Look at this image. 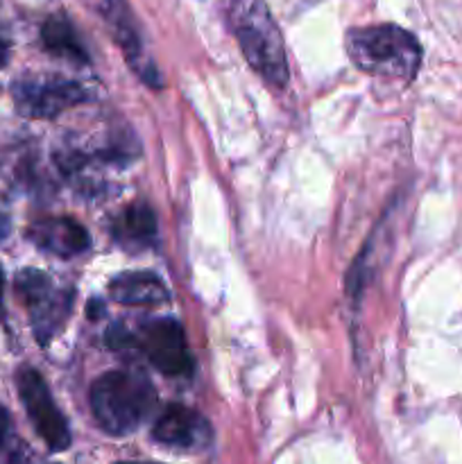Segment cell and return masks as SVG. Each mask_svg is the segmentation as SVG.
<instances>
[{
	"label": "cell",
	"mask_w": 462,
	"mask_h": 464,
	"mask_svg": "<svg viewBox=\"0 0 462 464\" xmlns=\"http://www.w3.org/2000/svg\"><path fill=\"white\" fill-rule=\"evenodd\" d=\"M136 349L145 353L149 365L170 379L193 374V356L181 324L172 317L149 320L136 334Z\"/></svg>",
	"instance_id": "cell-6"
},
{
	"label": "cell",
	"mask_w": 462,
	"mask_h": 464,
	"mask_svg": "<svg viewBox=\"0 0 462 464\" xmlns=\"http://www.w3.org/2000/svg\"><path fill=\"white\" fill-rule=\"evenodd\" d=\"M157 406V392L140 372H109L91 385V411L107 433H134Z\"/></svg>",
	"instance_id": "cell-2"
},
{
	"label": "cell",
	"mask_w": 462,
	"mask_h": 464,
	"mask_svg": "<svg viewBox=\"0 0 462 464\" xmlns=\"http://www.w3.org/2000/svg\"><path fill=\"white\" fill-rule=\"evenodd\" d=\"M118 464H149V462H118Z\"/></svg>",
	"instance_id": "cell-18"
},
{
	"label": "cell",
	"mask_w": 462,
	"mask_h": 464,
	"mask_svg": "<svg viewBox=\"0 0 462 464\" xmlns=\"http://www.w3.org/2000/svg\"><path fill=\"white\" fill-rule=\"evenodd\" d=\"M16 111L32 121H50L89 100V91L77 82L57 75L21 77L12 84Z\"/></svg>",
	"instance_id": "cell-5"
},
{
	"label": "cell",
	"mask_w": 462,
	"mask_h": 464,
	"mask_svg": "<svg viewBox=\"0 0 462 464\" xmlns=\"http://www.w3.org/2000/svg\"><path fill=\"white\" fill-rule=\"evenodd\" d=\"M18 451H21V444L14 435L12 417H9L7 408L0 406V464L18 462Z\"/></svg>",
	"instance_id": "cell-14"
},
{
	"label": "cell",
	"mask_w": 462,
	"mask_h": 464,
	"mask_svg": "<svg viewBox=\"0 0 462 464\" xmlns=\"http://www.w3.org/2000/svg\"><path fill=\"white\" fill-rule=\"evenodd\" d=\"M3 297H5V272H3V267H0V320H3V317H5Z\"/></svg>",
	"instance_id": "cell-16"
},
{
	"label": "cell",
	"mask_w": 462,
	"mask_h": 464,
	"mask_svg": "<svg viewBox=\"0 0 462 464\" xmlns=\"http://www.w3.org/2000/svg\"><path fill=\"white\" fill-rule=\"evenodd\" d=\"M89 3L98 9L100 16L107 18L113 30V36L120 44V48L125 50L131 66L140 72V77L149 82V84H159L157 71H154L148 59H143V44H140L139 32H136L125 0H89Z\"/></svg>",
	"instance_id": "cell-10"
},
{
	"label": "cell",
	"mask_w": 462,
	"mask_h": 464,
	"mask_svg": "<svg viewBox=\"0 0 462 464\" xmlns=\"http://www.w3.org/2000/svg\"><path fill=\"white\" fill-rule=\"evenodd\" d=\"M7 59H9V44H7V39L0 34V68L7 63Z\"/></svg>",
	"instance_id": "cell-15"
},
{
	"label": "cell",
	"mask_w": 462,
	"mask_h": 464,
	"mask_svg": "<svg viewBox=\"0 0 462 464\" xmlns=\"http://www.w3.org/2000/svg\"><path fill=\"white\" fill-rule=\"evenodd\" d=\"M347 53L353 66L388 80H412L421 62V45L415 34L390 23L349 32Z\"/></svg>",
	"instance_id": "cell-3"
},
{
	"label": "cell",
	"mask_w": 462,
	"mask_h": 464,
	"mask_svg": "<svg viewBox=\"0 0 462 464\" xmlns=\"http://www.w3.org/2000/svg\"><path fill=\"white\" fill-rule=\"evenodd\" d=\"M229 25L249 66L272 86H288L285 44L263 0H229Z\"/></svg>",
	"instance_id": "cell-1"
},
{
	"label": "cell",
	"mask_w": 462,
	"mask_h": 464,
	"mask_svg": "<svg viewBox=\"0 0 462 464\" xmlns=\"http://www.w3.org/2000/svg\"><path fill=\"white\" fill-rule=\"evenodd\" d=\"M18 397L25 406L27 417L34 424L36 433L43 440L50 451H63L71 447V429H68L66 417L54 403L43 376L32 367H23L16 374Z\"/></svg>",
	"instance_id": "cell-7"
},
{
	"label": "cell",
	"mask_w": 462,
	"mask_h": 464,
	"mask_svg": "<svg viewBox=\"0 0 462 464\" xmlns=\"http://www.w3.org/2000/svg\"><path fill=\"white\" fill-rule=\"evenodd\" d=\"M7 236H9V220L3 216V213H0V243H3Z\"/></svg>",
	"instance_id": "cell-17"
},
{
	"label": "cell",
	"mask_w": 462,
	"mask_h": 464,
	"mask_svg": "<svg viewBox=\"0 0 462 464\" xmlns=\"http://www.w3.org/2000/svg\"><path fill=\"white\" fill-rule=\"evenodd\" d=\"M27 240L45 254L72 258L91 247V236L72 218H39L25 231Z\"/></svg>",
	"instance_id": "cell-8"
},
{
	"label": "cell",
	"mask_w": 462,
	"mask_h": 464,
	"mask_svg": "<svg viewBox=\"0 0 462 464\" xmlns=\"http://www.w3.org/2000/svg\"><path fill=\"white\" fill-rule=\"evenodd\" d=\"M152 435L157 442L179 449H202L211 442V426L199 412L170 403L154 421Z\"/></svg>",
	"instance_id": "cell-9"
},
{
	"label": "cell",
	"mask_w": 462,
	"mask_h": 464,
	"mask_svg": "<svg viewBox=\"0 0 462 464\" xmlns=\"http://www.w3.org/2000/svg\"><path fill=\"white\" fill-rule=\"evenodd\" d=\"M16 293L30 313L34 338L48 344L71 315L72 290L57 288L45 272L25 267L16 275Z\"/></svg>",
	"instance_id": "cell-4"
},
{
	"label": "cell",
	"mask_w": 462,
	"mask_h": 464,
	"mask_svg": "<svg viewBox=\"0 0 462 464\" xmlns=\"http://www.w3.org/2000/svg\"><path fill=\"white\" fill-rule=\"evenodd\" d=\"M113 238L130 249H143L157 238V218L148 204H130L111 225Z\"/></svg>",
	"instance_id": "cell-12"
},
{
	"label": "cell",
	"mask_w": 462,
	"mask_h": 464,
	"mask_svg": "<svg viewBox=\"0 0 462 464\" xmlns=\"http://www.w3.org/2000/svg\"><path fill=\"white\" fill-rule=\"evenodd\" d=\"M41 41H43L45 50H48L50 54L63 59V62L77 63V66L89 63V53H86L80 34H77L75 27H72V23L68 21V18H48V21L43 23V27H41Z\"/></svg>",
	"instance_id": "cell-13"
},
{
	"label": "cell",
	"mask_w": 462,
	"mask_h": 464,
	"mask_svg": "<svg viewBox=\"0 0 462 464\" xmlns=\"http://www.w3.org/2000/svg\"><path fill=\"white\" fill-rule=\"evenodd\" d=\"M109 295L125 306H161L168 302V290L161 279L149 272H125L109 284Z\"/></svg>",
	"instance_id": "cell-11"
}]
</instances>
